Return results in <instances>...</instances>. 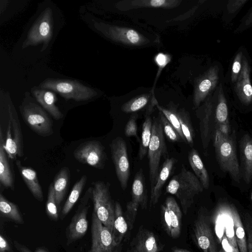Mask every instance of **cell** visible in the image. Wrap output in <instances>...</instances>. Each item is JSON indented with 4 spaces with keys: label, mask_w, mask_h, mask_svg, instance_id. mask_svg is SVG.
Returning a JSON list of instances; mask_svg holds the SVG:
<instances>
[{
    "label": "cell",
    "mask_w": 252,
    "mask_h": 252,
    "mask_svg": "<svg viewBox=\"0 0 252 252\" xmlns=\"http://www.w3.org/2000/svg\"><path fill=\"white\" fill-rule=\"evenodd\" d=\"M40 87L56 92L65 99L76 101L88 100L97 94L94 90L76 80L48 78L42 82Z\"/></svg>",
    "instance_id": "obj_5"
},
{
    "label": "cell",
    "mask_w": 252,
    "mask_h": 252,
    "mask_svg": "<svg viewBox=\"0 0 252 252\" xmlns=\"http://www.w3.org/2000/svg\"><path fill=\"white\" fill-rule=\"evenodd\" d=\"M74 158L79 162L97 169L104 168L107 160L105 147L97 140L81 143L73 152Z\"/></svg>",
    "instance_id": "obj_12"
},
{
    "label": "cell",
    "mask_w": 252,
    "mask_h": 252,
    "mask_svg": "<svg viewBox=\"0 0 252 252\" xmlns=\"http://www.w3.org/2000/svg\"><path fill=\"white\" fill-rule=\"evenodd\" d=\"M149 167V179L151 188H153L158 176L162 157L167 155L162 125L159 119L154 118L152 136L148 151Z\"/></svg>",
    "instance_id": "obj_4"
},
{
    "label": "cell",
    "mask_w": 252,
    "mask_h": 252,
    "mask_svg": "<svg viewBox=\"0 0 252 252\" xmlns=\"http://www.w3.org/2000/svg\"><path fill=\"white\" fill-rule=\"evenodd\" d=\"M177 115L186 143L192 147L195 133L189 114L184 108H180L177 110Z\"/></svg>",
    "instance_id": "obj_35"
},
{
    "label": "cell",
    "mask_w": 252,
    "mask_h": 252,
    "mask_svg": "<svg viewBox=\"0 0 252 252\" xmlns=\"http://www.w3.org/2000/svg\"><path fill=\"white\" fill-rule=\"evenodd\" d=\"M195 242L203 252H218L208 217L204 209L198 212L193 226Z\"/></svg>",
    "instance_id": "obj_15"
},
{
    "label": "cell",
    "mask_w": 252,
    "mask_h": 252,
    "mask_svg": "<svg viewBox=\"0 0 252 252\" xmlns=\"http://www.w3.org/2000/svg\"><path fill=\"white\" fill-rule=\"evenodd\" d=\"M177 159L167 158L159 170L158 176L153 188H151L150 207L157 204L161 196L162 189L169 177L171 174Z\"/></svg>",
    "instance_id": "obj_20"
},
{
    "label": "cell",
    "mask_w": 252,
    "mask_h": 252,
    "mask_svg": "<svg viewBox=\"0 0 252 252\" xmlns=\"http://www.w3.org/2000/svg\"><path fill=\"white\" fill-rule=\"evenodd\" d=\"M247 2L246 0H229L227 4V9L229 13H235Z\"/></svg>",
    "instance_id": "obj_45"
},
{
    "label": "cell",
    "mask_w": 252,
    "mask_h": 252,
    "mask_svg": "<svg viewBox=\"0 0 252 252\" xmlns=\"http://www.w3.org/2000/svg\"><path fill=\"white\" fill-rule=\"evenodd\" d=\"M70 177V174L68 168L63 167L54 178L53 185L58 207L60 206L68 189Z\"/></svg>",
    "instance_id": "obj_31"
},
{
    "label": "cell",
    "mask_w": 252,
    "mask_h": 252,
    "mask_svg": "<svg viewBox=\"0 0 252 252\" xmlns=\"http://www.w3.org/2000/svg\"><path fill=\"white\" fill-rule=\"evenodd\" d=\"M14 244L16 249L20 252H47L45 249L42 248H38L34 252H32L27 247L17 241H15Z\"/></svg>",
    "instance_id": "obj_46"
},
{
    "label": "cell",
    "mask_w": 252,
    "mask_h": 252,
    "mask_svg": "<svg viewBox=\"0 0 252 252\" xmlns=\"http://www.w3.org/2000/svg\"><path fill=\"white\" fill-rule=\"evenodd\" d=\"M16 165L31 193L38 201L42 202L44 198L43 192L36 171L31 167L23 166L18 159L16 160Z\"/></svg>",
    "instance_id": "obj_24"
},
{
    "label": "cell",
    "mask_w": 252,
    "mask_h": 252,
    "mask_svg": "<svg viewBox=\"0 0 252 252\" xmlns=\"http://www.w3.org/2000/svg\"><path fill=\"white\" fill-rule=\"evenodd\" d=\"M170 60L171 57L170 56L162 53H159L155 56V61L158 66V69L157 77L155 79L153 89L152 90L153 93H154V91L155 84L156 83L157 80L158 79V77L160 73V72L163 69V68L170 62Z\"/></svg>",
    "instance_id": "obj_42"
},
{
    "label": "cell",
    "mask_w": 252,
    "mask_h": 252,
    "mask_svg": "<svg viewBox=\"0 0 252 252\" xmlns=\"http://www.w3.org/2000/svg\"><path fill=\"white\" fill-rule=\"evenodd\" d=\"M10 249L9 244L6 240L1 235H0V252H6Z\"/></svg>",
    "instance_id": "obj_47"
},
{
    "label": "cell",
    "mask_w": 252,
    "mask_h": 252,
    "mask_svg": "<svg viewBox=\"0 0 252 252\" xmlns=\"http://www.w3.org/2000/svg\"><path fill=\"white\" fill-rule=\"evenodd\" d=\"M9 121L3 144L9 158L17 160L24 156L23 138L20 123L12 105L8 107Z\"/></svg>",
    "instance_id": "obj_9"
},
{
    "label": "cell",
    "mask_w": 252,
    "mask_h": 252,
    "mask_svg": "<svg viewBox=\"0 0 252 252\" xmlns=\"http://www.w3.org/2000/svg\"><path fill=\"white\" fill-rule=\"evenodd\" d=\"M0 212L2 216L15 222L20 224L24 222L17 205L7 200L1 192L0 193Z\"/></svg>",
    "instance_id": "obj_33"
},
{
    "label": "cell",
    "mask_w": 252,
    "mask_h": 252,
    "mask_svg": "<svg viewBox=\"0 0 252 252\" xmlns=\"http://www.w3.org/2000/svg\"><path fill=\"white\" fill-rule=\"evenodd\" d=\"M94 26L107 38L126 46L142 47L151 42L146 36L130 28L97 22Z\"/></svg>",
    "instance_id": "obj_6"
},
{
    "label": "cell",
    "mask_w": 252,
    "mask_h": 252,
    "mask_svg": "<svg viewBox=\"0 0 252 252\" xmlns=\"http://www.w3.org/2000/svg\"><path fill=\"white\" fill-rule=\"evenodd\" d=\"M179 0H123L117 3V7L122 11L143 7L172 8L178 6Z\"/></svg>",
    "instance_id": "obj_23"
},
{
    "label": "cell",
    "mask_w": 252,
    "mask_h": 252,
    "mask_svg": "<svg viewBox=\"0 0 252 252\" xmlns=\"http://www.w3.org/2000/svg\"><path fill=\"white\" fill-rule=\"evenodd\" d=\"M158 116L164 133L168 139L172 142H185L172 124L160 111H159Z\"/></svg>",
    "instance_id": "obj_39"
},
{
    "label": "cell",
    "mask_w": 252,
    "mask_h": 252,
    "mask_svg": "<svg viewBox=\"0 0 252 252\" xmlns=\"http://www.w3.org/2000/svg\"><path fill=\"white\" fill-rule=\"evenodd\" d=\"M240 100L245 105L252 102V86L250 80V68L245 57L243 56L242 69L234 87Z\"/></svg>",
    "instance_id": "obj_19"
},
{
    "label": "cell",
    "mask_w": 252,
    "mask_h": 252,
    "mask_svg": "<svg viewBox=\"0 0 252 252\" xmlns=\"http://www.w3.org/2000/svg\"><path fill=\"white\" fill-rule=\"evenodd\" d=\"M32 93L37 101L56 120L63 117V114L56 105L55 94L50 91L35 89Z\"/></svg>",
    "instance_id": "obj_27"
},
{
    "label": "cell",
    "mask_w": 252,
    "mask_h": 252,
    "mask_svg": "<svg viewBox=\"0 0 252 252\" xmlns=\"http://www.w3.org/2000/svg\"><path fill=\"white\" fill-rule=\"evenodd\" d=\"M153 120L150 115L145 116V119L142 124L141 139L139 141L138 156L140 160L148 154L149 146L152 136Z\"/></svg>",
    "instance_id": "obj_34"
},
{
    "label": "cell",
    "mask_w": 252,
    "mask_h": 252,
    "mask_svg": "<svg viewBox=\"0 0 252 252\" xmlns=\"http://www.w3.org/2000/svg\"><path fill=\"white\" fill-rule=\"evenodd\" d=\"M92 245L88 252H120L121 246L115 243L112 232L93 213Z\"/></svg>",
    "instance_id": "obj_11"
},
{
    "label": "cell",
    "mask_w": 252,
    "mask_h": 252,
    "mask_svg": "<svg viewBox=\"0 0 252 252\" xmlns=\"http://www.w3.org/2000/svg\"><path fill=\"white\" fill-rule=\"evenodd\" d=\"M160 215L163 228L170 237L171 230L170 218L168 209L164 203L161 206Z\"/></svg>",
    "instance_id": "obj_43"
},
{
    "label": "cell",
    "mask_w": 252,
    "mask_h": 252,
    "mask_svg": "<svg viewBox=\"0 0 252 252\" xmlns=\"http://www.w3.org/2000/svg\"><path fill=\"white\" fill-rule=\"evenodd\" d=\"M219 71L218 66H212L196 80L193 98L195 107L199 106L217 86Z\"/></svg>",
    "instance_id": "obj_17"
},
{
    "label": "cell",
    "mask_w": 252,
    "mask_h": 252,
    "mask_svg": "<svg viewBox=\"0 0 252 252\" xmlns=\"http://www.w3.org/2000/svg\"><path fill=\"white\" fill-rule=\"evenodd\" d=\"M128 225L123 213L121 204L115 203V220L113 228V237L116 244L120 245L128 230Z\"/></svg>",
    "instance_id": "obj_29"
},
{
    "label": "cell",
    "mask_w": 252,
    "mask_h": 252,
    "mask_svg": "<svg viewBox=\"0 0 252 252\" xmlns=\"http://www.w3.org/2000/svg\"><path fill=\"white\" fill-rule=\"evenodd\" d=\"M131 200L127 203L125 213L129 230L133 227L138 207L140 206L142 209H146L147 207V189L142 169L135 175L131 186Z\"/></svg>",
    "instance_id": "obj_8"
},
{
    "label": "cell",
    "mask_w": 252,
    "mask_h": 252,
    "mask_svg": "<svg viewBox=\"0 0 252 252\" xmlns=\"http://www.w3.org/2000/svg\"><path fill=\"white\" fill-rule=\"evenodd\" d=\"M251 199L252 201V192L251 195Z\"/></svg>",
    "instance_id": "obj_51"
},
{
    "label": "cell",
    "mask_w": 252,
    "mask_h": 252,
    "mask_svg": "<svg viewBox=\"0 0 252 252\" xmlns=\"http://www.w3.org/2000/svg\"><path fill=\"white\" fill-rule=\"evenodd\" d=\"M57 207L53 183H51L48 188L46 211L50 219L55 221H57L59 217Z\"/></svg>",
    "instance_id": "obj_38"
},
{
    "label": "cell",
    "mask_w": 252,
    "mask_h": 252,
    "mask_svg": "<svg viewBox=\"0 0 252 252\" xmlns=\"http://www.w3.org/2000/svg\"><path fill=\"white\" fill-rule=\"evenodd\" d=\"M138 117V115L137 113H134L131 115L125 126L124 133L126 137L134 136L138 141H140L137 134V120Z\"/></svg>",
    "instance_id": "obj_40"
},
{
    "label": "cell",
    "mask_w": 252,
    "mask_h": 252,
    "mask_svg": "<svg viewBox=\"0 0 252 252\" xmlns=\"http://www.w3.org/2000/svg\"><path fill=\"white\" fill-rule=\"evenodd\" d=\"M87 180V176L84 175L73 186L71 191L62 208L61 212L62 219H63L69 213L78 200L86 185Z\"/></svg>",
    "instance_id": "obj_32"
},
{
    "label": "cell",
    "mask_w": 252,
    "mask_h": 252,
    "mask_svg": "<svg viewBox=\"0 0 252 252\" xmlns=\"http://www.w3.org/2000/svg\"><path fill=\"white\" fill-rule=\"evenodd\" d=\"M226 211L231 218L239 252H248L246 234L240 215L232 205L224 203Z\"/></svg>",
    "instance_id": "obj_25"
},
{
    "label": "cell",
    "mask_w": 252,
    "mask_h": 252,
    "mask_svg": "<svg viewBox=\"0 0 252 252\" xmlns=\"http://www.w3.org/2000/svg\"><path fill=\"white\" fill-rule=\"evenodd\" d=\"M172 252H190V251L183 249H181L177 247H174L172 249Z\"/></svg>",
    "instance_id": "obj_49"
},
{
    "label": "cell",
    "mask_w": 252,
    "mask_h": 252,
    "mask_svg": "<svg viewBox=\"0 0 252 252\" xmlns=\"http://www.w3.org/2000/svg\"><path fill=\"white\" fill-rule=\"evenodd\" d=\"M110 184L98 181L92 184V199L94 213L103 225L112 232L115 220V204L112 199Z\"/></svg>",
    "instance_id": "obj_2"
},
{
    "label": "cell",
    "mask_w": 252,
    "mask_h": 252,
    "mask_svg": "<svg viewBox=\"0 0 252 252\" xmlns=\"http://www.w3.org/2000/svg\"><path fill=\"white\" fill-rule=\"evenodd\" d=\"M92 186L90 187L81 199L80 204L71 221L66 228V236L68 245L82 238L88 229L87 214L90 207L89 200L92 198Z\"/></svg>",
    "instance_id": "obj_10"
},
{
    "label": "cell",
    "mask_w": 252,
    "mask_h": 252,
    "mask_svg": "<svg viewBox=\"0 0 252 252\" xmlns=\"http://www.w3.org/2000/svg\"><path fill=\"white\" fill-rule=\"evenodd\" d=\"M252 25V10L249 13L245 22V25L246 26Z\"/></svg>",
    "instance_id": "obj_48"
},
{
    "label": "cell",
    "mask_w": 252,
    "mask_h": 252,
    "mask_svg": "<svg viewBox=\"0 0 252 252\" xmlns=\"http://www.w3.org/2000/svg\"><path fill=\"white\" fill-rule=\"evenodd\" d=\"M188 159L189 165L203 188L208 189L210 185L209 174L198 152L195 149H192L190 150L188 155Z\"/></svg>",
    "instance_id": "obj_30"
},
{
    "label": "cell",
    "mask_w": 252,
    "mask_h": 252,
    "mask_svg": "<svg viewBox=\"0 0 252 252\" xmlns=\"http://www.w3.org/2000/svg\"><path fill=\"white\" fill-rule=\"evenodd\" d=\"M235 133L224 136L214 145L216 157L221 170L228 173L231 178L239 183L242 178L235 144Z\"/></svg>",
    "instance_id": "obj_3"
},
{
    "label": "cell",
    "mask_w": 252,
    "mask_h": 252,
    "mask_svg": "<svg viewBox=\"0 0 252 252\" xmlns=\"http://www.w3.org/2000/svg\"><path fill=\"white\" fill-rule=\"evenodd\" d=\"M158 103L154 93L145 94L130 99L122 105L121 109L125 113H131L145 109V116H148L153 112Z\"/></svg>",
    "instance_id": "obj_21"
},
{
    "label": "cell",
    "mask_w": 252,
    "mask_h": 252,
    "mask_svg": "<svg viewBox=\"0 0 252 252\" xmlns=\"http://www.w3.org/2000/svg\"><path fill=\"white\" fill-rule=\"evenodd\" d=\"M243 54L239 52L235 56L231 69V79L232 83H235L242 69Z\"/></svg>",
    "instance_id": "obj_41"
},
{
    "label": "cell",
    "mask_w": 252,
    "mask_h": 252,
    "mask_svg": "<svg viewBox=\"0 0 252 252\" xmlns=\"http://www.w3.org/2000/svg\"><path fill=\"white\" fill-rule=\"evenodd\" d=\"M242 178L247 184L252 179V138L244 135L240 143Z\"/></svg>",
    "instance_id": "obj_22"
},
{
    "label": "cell",
    "mask_w": 252,
    "mask_h": 252,
    "mask_svg": "<svg viewBox=\"0 0 252 252\" xmlns=\"http://www.w3.org/2000/svg\"><path fill=\"white\" fill-rule=\"evenodd\" d=\"M166 206L171 221V236L173 239L178 238L181 234L182 213L177 201L172 196L167 197L164 203Z\"/></svg>",
    "instance_id": "obj_28"
},
{
    "label": "cell",
    "mask_w": 252,
    "mask_h": 252,
    "mask_svg": "<svg viewBox=\"0 0 252 252\" xmlns=\"http://www.w3.org/2000/svg\"><path fill=\"white\" fill-rule=\"evenodd\" d=\"M163 248L154 233L141 225L130 242L127 252H160Z\"/></svg>",
    "instance_id": "obj_16"
},
{
    "label": "cell",
    "mask_w": 252,
    "mask_h": 252,
    "mask_svg": "<svg viewBox=\"0 0 252 252\" xmlns=\"http://www.w3.org/2000/svg\"><path fill=\"white\" fill-rule=\"evenodd\" d=\"M111 157L116 174L121 187L125 190L130 175V166L126 144L121 137L114 139L110 144Z\"/></svg>",
    "instance_id": "obj_13"
},
{
    "label": "cell",
    "mask_w": 252,
    "mask_h": 252,
    "mask_svg": "<svg viewBox=\"0 0 252 252\" xmlns=\"http://www.w3.org/2000/svg\"><path fill=\"white\" fill-rule=\"evenodd\" d=\"M4 138L1 127L0 128V183L6 189L14 190L13 176L7 158L8 156L4 149Z\"/></svg>",
    "instance_id": "obj_26"
},
{
    "label": "cell",
    "mask_w": 252,
    "mask_h": 252,
    "mask_svg": "<svg viewBox=\"0 0 252 252\" xmlns=\"http://www.w3.org/2000/svg\"><path fill=\"white\" fill-rule=\"evenodd\" d=\"M21 112L26 124L37 135L48 137L53 134L52 119L41 107L29 102L22 107Z\"/></svg>",
    "instance_id": "obj_7"
},
{
    "label": "cell",
    "mask_w": 252,
    "mask_h": 252,
    "mask_svg": "<svg viewBox=\"0 0 252 252\" xmlns=\"http://www.w3.org/2000/svg\"><path fill=\"white\" fill-rule=\"evenodd\" d=\"M203 187L197 177L182 164L181 172L174 176L166 188V192L179 200L186 215L194 202V197L202 192Z\"/></svg>",
    "instance_id": "obj_1"
},
{
    "label": "cell",
    "mask_w": 252,
    "mask_h": 252,
    "mask_svg": "<svg viewBox=\"0 0 252 252\" xmlns=\"http://www.w3.org/2000/svg\"><path fill=\"white\" fill-rule=\"evenodd\" d=\"M218 252H227L224 250H220Z\"/></svg>",
    "instance_id": "obj_50"
},
{
    "label": "cell",
    "mask_w": 252,
    "mask_h": 252,
    "mask_svg": "<svg viewBox=\"0 0 252 252\" xmlns=\"http://www.w3.org/2000/svg\"><path fill=\"white\" fill-rule=\"evenodd\" d=\"M229 123L228 111L222 84L218 89L217 104L215 110V126Z\"/></svg>",
    "instance_id": "obj_36"
},
{
    "label": "cell",
    "mask_w": 252,
    "mask_h": 252,
    "mask_svg": "<svg viewBox=\"0 0 252 252\" xmlns=\"http://www.w3.org/2000/svg\"><path fill=\"white\" fill-rule=\"evenodd\" d=\"M213 103L211 96L208 97L205 102L197 112V117L199 119V127L203 148L206 150L210 141L213 136L212 126V114Z\"/></svg>",
    "instance_id": "obj_18"
},
{
    "label": "cell",
    "mask_w": 252,
    "mask_h": 252,
    "mask_svg": "<svg viewBox=\"0 0 252 252\" xmlns=\"http://www.w3.org/2000/svg\"><path fill=\"white\" fill-rule=\"evenodd\" d=\"M157 108L161 112L172 124L174 128L177 131L181 137L185 142H186L183 133L182 132L179 120L177 115V109L173 106L167 108L160 106L158 103L156 105Z\"/></svg>",
    "instance_id": "obj_37"
},
{
    "label": "cell",
    "mask_w": 252,
    "mask_h": 252,
    "mask_svg": "<svg viewBox=\"0 0 252 252\" xmlns=\"http://www.w3.org/2000/svg\"><path fill=\"white\" fill-rule=\"evenodd\" d=\"M245 231L248 238L247 246L248 252H252V220L248 217L245 220Z\"/></svg>",
    "instance_id": "obj_44"
},
{
    "label": "cell",
    "mask_w": 252,
    "mask_h": 252,
    "mask_svg": "<svg viewBox=\"0 0 252 252\" xmlns=\"http://www.w3.org/2000/svg\"><path fill=\"white\" fill-rule=\"evenodd\" d=\"M53 31V15L52 10L46 8L38 17L30 29L22 47L45 44L51 39Z\"/></svg>",
    "instance_id": "obj_14"
}]
</instances>
